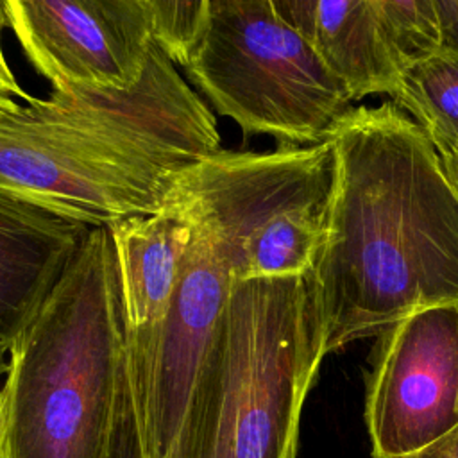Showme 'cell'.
I'll use <instances>...</instances> for the list:
<instances>
[{
  "mask_svg": "<svg viewBox=\"0 0 458 458\" xmlns=\"http://www.w3.org/2000/svg\"><path fill=\"white\" fill-rule=\"evenodd\" d=\"M0 458H5V453H4V406H2V392H0Z\"/></svg>",
  "mask_w": 458,
  "mask_h": 458,
  "instance_id": "7402d4cb",
  "label": "cell"
},
{
  "mask_svg": "<svg viewBox=\"0 0 458 458\" xmlns=\"http://www.w3.org/2000/svg\"><path fill=\"white\" fill-rule=\"evenodd\" d=\"M352 100L395 95L401 73L383 38L376 0H272Z\"/></svg>",
  "mask_w": 458,
  "mask_h": 458,
  "instance_id": "7c38bea8",
  "label": "cell"
},
{
  "mask_svg": "<svg viewBox=\"0 0 458 458\" xmlns=\"http://www.w3.org/2000/svg\"><path fill=\"white\" fill-rule=\"evenodd\" d=\"M410 113L440 157L458 152V55L437 52L408 68L392 97Z\"/></svg>",
  "mask_w": 458,
  "mask_h": 458,
  "instance_id": "4fadbf2b",
  "label": "cell"
},
{
  "mask_svg": "<svg viewBox=\"0 0 458 458\" xmlns=\"http://www.w3.org/2000/svg\"><path fill=\"white\" fill-rule=\"evenodd\" d=\"M5 25L4 20V13H2V2H0V32L2 27ZM32 97L18 84V81L14 79L7 59L4 55L2 50V39H0V114H7V113H14L16 109H20V100H30Z\"/></svg>",
  "mask_w": 458,
  "mask_h": 458,
  "instance_id": "e0dca14e",
  "label": "cell"
},
{
  "mask_svg": "<svg viewBox=\"0 0 458 458\" xmlns=\"http://www.w3.org/2000/svg\"><path fill=\"white\" fill-rule=\"evenodd\" d=\"M5 458H111L129 392L127 326L113 238L89 229L9 349Z\"/></svg>",
  "mask_w": 458,
  "mask_h": 458,
  "instance_id": "3957f363",
  "label": "cell"
},
{
  "mask_svg": "<svg viewBox=\"0 0 458 458\" xmlns=\"http://www.w3.org/2000/svg\"><path fill=\"white\" fill-rule=\"evenodd\" d=\"M89 229L0 191V347L9 351Z\"/></svg>",
  "mask_w": 458,
  "mask_h": 458,
  "instance_id": "30bf717a",
  "label": "cell"
},
{
  "mask_svg": "<svg viewBox=\"0 0 458 458\" xmlns=\"http://www.w3.org/2000/svg\"><path fill=\"white\" fill-rule=\"evenodd\" d=\"M440 23V50L458 55V0H435Z\"/></svg>",
  "mask_w": 458,
  "mask_h": 458,
  "instance_id": "ac0fdd59",
  "label": "cell"
},
{
  "mask_svg": "<svg viewBox=\"0 0 458 458\" xmlns=\"http://www.w3.org/2000/svg\"><path fill=\"white\" fill-rule=\"evenodd\" d=\"M322 360L308 274L233 281L177 458H295Z\"/></svg>",
  "mask_w": 458,
  "mask_h": 458,
  "instance_id": "277c9868",
  "label": "cell"
},
{
  "mask_svg": "<svg viewBox=\"0 0 458 458\" xmlns=\"http://www.w3.org/2000/svg\"><path fill=\"white\" fill-rule=\"evenodd\" d=\"M216 118L154 45L131 89H52L0 114V191L88 229L163 209L220 150Z\"/></svg>",
  "mask_w": 458,
  "mask_h": 458,
  "instance_id": "7a4b0ae2",
  "label": "cell"
},
{
  "mask_svg": "<svg viewBox=\"0 0 458 458\" xmlns=\"http://www.w3.org/2000/svg\"><path fill=\"white\" fill-rule=\"evenodd\" d=\"M336 179V150L327 140L270 152L220 148L175 184L216 224L233 281H250L311 272Z\"/></svg>",
  "mask_w": 458,
  "mask_h": 458,
  "instance_id": "8992f818",
  "label": "cell"
},
{
  "mask_svg": "<svg viewBox=\"0 0 458 458\" xmlns=\"http://www.w3.org/2000/svg\"><path fill=\"white\" fill-rule=\"evenodd\" d=\"M191 222V242L163 324L127 344V381L145 458H177L186 419L224 322L233 277L216 224L181 186L168 193Z\"/></svg>",
  "mask_w": 458,
  "mask_h": 458,
  "instance_id": "52a82bcc",
  "label": "cell"
},
{
  "mask_svg": "<svg viewBox=\"0 0 458 458\" xmlns=\"http://www.w3.org/2000/svg\"><path fill=\"white\" fill-rule=\"evenodd\" d=\"M111 458H145L143 445L140 440V429H138V422H136V415L131 401V392H127L122 411H120Z\"/></svg>",
  "mask_w": 458,
  "mask_h": 458,
  "instance_id": "2e32d148",
  "label": "cell"
},
{
  "mask_svg": "<svg viewBox=\"0 0 458 458\" xmlns=\"http://www.w3.org/2000/svg\"><path fill=\"white\" fill-rule=\"evenodd\" d=\"M5 23L54 89H131L148 64V0H4Z\"/></svg>",
  "mask_w": 458,
  "mask_h": 458,
  "instance_id": "9c48e42d",
  "label": "cell"
},
{
  "mask_svg": "<svg viewBox=\"0 0 458 458\" xmlns=\"http://www.w3.org/2000/svg\"><path fill=\"white\" fill-rule=\"evenodd\" d=\"M114 245L127 344L150 336L165 320L191 242L186 211L166 199L163 209L107 227Z\"/></svg>",
  "mask_w": 458,
  "mask_h": 458,
  "instance_id": "8fae6325",
  "label": "cell"
},
{
  "mask_svg": "<svg viewBox=\"0 0 458 458\" xmlns=\"http://www.w3.org/2000/svg\"><path fill=\"white\" fill-rule=\"evenodd\" d=\"M372 458H458V426L445 433L444 437L437 438L435 442L406 453V454H394V456H372Z\"/></svg>",
  "mask_w": 458,
  "mask_h": 458,
  "instance_id": "d6986e66",
  "label": "cell"
},
{
  "mask_svg": "<svg viewBox=\"0 0 458 458\" xmlns=\"http://www.w3.org/2000/svg\"><path fill=\"white\" fill-rule=\"evenodd\" d=\"M184 72L245 136H270L279 147L327 141L352 109L347 88L272 0H209Z\"/></svg>",
  "mask_w": 458,
  "mask_h": 458,
  "instance_id": "5b68a950",
  "label": "cell"
},
{
  "mask_svg": "<svg viewBox=\"0 0 458 458\" xmlns=\"http://www.w3.org/2000/svg\"><path fill=\"white\" fill-rule=\"evenodd\" d=\"M442 159V165H444V172L449 179V182L453 184L454 191L458 193V152L454 154H449L445 157H440Z\"/></svg>",
  "mask_w": 458,
  "mask_h": 458,
  "instance_id": "ffe728a7",
  "label": "cell"
},
{
  "mask_svg": "<svg viewBox=\"0 0 458 458\" xmlns=\"http://www.w3.org/2000/svg\"><path fill=\"white\" fill-rule=\"evenodd\" d=\"M329 140L336 191L308 274L324 358L458 302V193L424 131L385 102L352 107Z\"/></svg>",
  "mask_w": 458,
  "mask_h": 458,
  "instance_id": "6da1fadb",
  "label": "cell"
},
{
  "mask_svg": "<svg viewBox=\"0 0 458 458\" xmlns=\"http://www.w3.org/2000/svg\"><path fill=\"white\" fill-rule=\"evenodd\" d=\"M363 415L372 456L417 451L458 426V302L417 310L376 336Z\"/></svg>",
  "mask_w": 458,
  "mask_h": 458,
  "instance_id": "ba28073f",
  "label": "cell"
},
{
  "mask_svg": "<svg viewBox=\"0 0 458 458\" xmlns=\"http://www.w3.org/2000/svg\"><path fill=\"white\" fill-rule=\"evenodd\" d=\"M376 9L385 43L401 75L440 52V23L435 0H376Z\"/></svg>",
  "mask_w": 458,
  "mask_h": 458,
  "instance_id": "5bb4252c",
  "label": "cell"
},
{
  "mask_svg": "<svg viewBox=\"0 0 458 458\" xmlns=\"http://www.w3.org/2000/svg\"><path fill=\"white\" fill-rule=\"evenodd\" d=\"M148 9L154 43L175 66L184 68L202 36L209 0H148Z\"/></svg>",
  "mask_w": 458,
  "mask_h": 458,
  "instance_id": "9a60e30c",
  "label": "cell"
},
{
  "mask_svg": "<svg viewBox=\"0 0 458 458\" xmlns=\"http://www.w3.org/2000/svg\"><path fill=\"white\" fill-rule=\"evenodd\" d=\"M7 370H9V351L0 347V379L7 376Z\"/></svg>",
  "mask_w": 458,
  "mask_h": 458,
  "instance_id": "44dd1931",
  "label": "cell"
}]
</instances>
